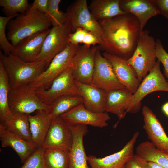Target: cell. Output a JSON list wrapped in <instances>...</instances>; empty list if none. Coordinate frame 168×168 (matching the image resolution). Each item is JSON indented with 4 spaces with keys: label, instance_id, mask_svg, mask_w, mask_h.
I'll list each match as a JSON object with an SVG mask.
<instances>
[{
    "label": "cell",
    "instance_id": "6da1fadb",
    "mask_svg": "<svg viewBox=\"0 0 168 168\" xmlns=\"http://www.w3.org/2000/svg\"><path fill=\"white\" fill-rule=\"evenodd\" d=\"M104 39L99 49L126 60L133 55L141 32L140 23L133 14L126 13L99 21Z\"/></svg>",
    "mask_w": 168,
    "mask_h": 168
},
{
    "label": "cell",
    "instance_id": "7a4b0ae2",
    "mask_svg": "<svg viewBox=\"0 0 168 168\" xmlns=\"http://www.w3.org/2000/svg\"><path fill=\"white\" fill-rule=\"evenodd\" d=\"M51 25L48 16L32 4L26 12L18 14L8 22L7 38L15 46L25 38L49 29Z\"/></svg>",
    "mask_w": 168,
    "mask_h": 168
},
{
    "label": "cell",
    "instance_id": "3957f363",
    "mask_svg": "<svg viewBox=\"0 0 168 168\" xmlns=\"http://www.w3.org/2000/svg\"><path fill=\"white\" fill-rule=\"evenodd\" d=\"M0 60L8 75L11 89L29 84L47 68L44 61L26 62L11 53L6 55L1 51Z\"/></svg>",
    "mask_w": 168,
    "mask_h": 168
},
{
    "label": "cell",
    "instance_id": "277c9868",
    "mask_svg": "<svg viewBox=\"0 0 168 168\" xmlns=\"http://www.w3.org/2000/svg\"><path fill=\"white\" fill-rule=\"evenodd\" d=\"M156 58L154 39L148 30H143L133 54L127 60L135 70L140 83L154 67Z\"/></svg>",
    "mask_w": 168,
    "mask_h": 168
},
{
    "label": "cell",
    "instance_id": "5b68a950",
    "mask_svg": "<svg viewBox=\"0 0 168 168\" xmlns=\"http://www.w3.org/2000/svg\"><path fill=\"white\" fill-rule=\"evenodd\" d=\"M81 46L69 43L52 59L46 70L28 85L36 89H46L64 71L72 67V59Z\"/></svg>",
    "mask_w": 168,
    "mask_h": 168
},
{
    "label": "cell",
    "instance_id": "8992f818",
    "mask_svg": "<svg viewBox=\"0 0 168 168\" xmlns=\"http://www.w3.org/2000/svg\"><path fill=\"white\" fill-rule=\"evenodd\" d=\"M36 89L28 84L10 89L8 104L12 113L30 114L35 111L49 112L50 105L43 103L36 94Z\"/></svg>",
    "mask_w": 168,
    "mask_h": 168
},
{
    "label": "cell",
    "instance_id": "52a82bcc",
    "mask_svg": "<svg viewBox=\"0 0 168 168\" xmlns=\"http://www.w3.org/2000/svg\"><path fill=\"white\" fill-rule=\"evenodd\" d=\"M160 62L157 60L152 70L143 79L136 92L133 94L127 113L135 114L140 109L141 101L148 94L156 91L168 92V82L161 72Z\"/></svg>",
    "mask_w": 168,
    "mask_h": 168
},
{
    "label": "cell",
    "instance_id": "ba28073f",
    "mask_svg": "<svg viewBox=\"0 0 168 168\" xmlns=\"http://www.w3.org/2000/svg\"><path fill=\"white\" fill-rule=\"evenodd\" d=\"M72 33L71 22L68 17L63 25L53 27L50 29L44 42L40 53L34 61H44L47 68L54 57L67 47L69 44V36Z\"/></svg>",
    "mask_w": 168,
    "mask_h": 168
},
{
    "label": "cell",
    "instance_id": "9c48e42d",
    "mask_svg": "<svg viewBox=\"0 0 168 168\" xmlns=\"http://www.w3.org/2000/svg\"><path fill=\"white\" fill-rule=\"evenodd\" d=\"M66 12L70 21L72 32L78 28L84 29L96 35L103 43L104 38L103 30L90 12L86 0L75 1L68 7Z\"/></svg>",
    "mask_w": 168,
    "mask_h": 168
},
{
    "label": "cell",
    "instance_id": "30bf717a",
    "mask_svg": "<svg viewBox=\"0 0 168 168\" xmlns=\"http://www.w3.org/2000/svg\"><path fill=\"white\" fill-rule=\"evenodd\" d=\"M36 94L43 103L48 105L63 96H80L75 83L72 67L67 68L57 77L48 89H36Z\"/></svg>",
    "mask_w": 168,
    "mask_h": 168
},
{
    "label": "cell",
    "instance_id": "8fae6325",
    "mask_svg": "<svg viewBox=\"0 0 168 168\" xmlns=\"http://www.w3.org/2000/svg\"><path fill=\"white\" fill-rule=\"evenodd\" d=\"M98 46H80L72 59V68L75 80L91 84L94 69L95 58Z\"/></svg>",
    "mask_w": 168,
    "mask_h": 168
},
{
    "label": "cell",
    "instance_id": "7c38bea8",
    "mask_svg": "<svg viewBox=\"0 0 168 168\" xmlns=\"http://www.w3.org/2000/svg\"><path fill=\"white\" fill-rule=\"evenodd\" d=\"M91 84L107 92L127 89L119 82L111 65L101 54L98 48L95 54L94 69Z\"/></svg>",
    "mask_w": 168,
    "mask_h": 168
},
{
    "label": "cell",
    "instance_id": "4fadbf2b",
    "mask_svg": "<svg viewBox=\"0 0 168 168\" xmlns=\"http://www.w3.org/2000/svg\"><path fill=\"white\" fill-rule=\"evenodd\" d=\"M139 134V132H135L130 140L117 152L102 158L88 156V162L91 168H123L134 155V147Z\"/></svg>",
    "mask_w": 168,
    "mask_h": 168
},
{
    "label": "cell",
    "instance_id": "5bb4252c",
    "mask_svg": "<svg viewBox=\"0 0 168 168\" xmlns=\"http://www.w3.org/2000/svg\"><path fill=\"white\" fill-rule=\"evenodd\" d=\"M61 117L68 124H82L103 128L108 125L110 117L107 112L97 113L91 111L83 103L61 115Z\"/></svg>",
    "mask_w": 168,
    "mask_h": 168
},
{
    "label": "cell",
    "instance_id": "9a60e30c",
    "mask_svg": "<svg viewBox=\"0 0 168 168\" xmlns=\"http://www.w3.org/2000/svg\"><path fill=\"white\" fill-rule=\"evenodd\" d=\"M102 54L111 65L119 82L134 94L140 82L133 68L128 63L127 60L115 55L105 52Z\"/></svg>",
    "mask_w": 168,
    "mask_h": 168
},
{
    "label": "cell",
    "instance_id": "2e32d148",
    "mask_svg": "<svg viewBox=\"0 0 168 168\" xmlns=\"http://www.w3.org/2000/svg\"><path fill=\"white\" fill-rule=\"evenodd\" d=\"M72 142L69 125L60 117L52 119L43 146L45 148L64 147L70 149Z\"/></svg>",
    "mask_w": 168,
    "mask_h": 168
},
{
    "label": "cell",
    "instance_id": "e0dca14e",
    "mask_svg": "<svg viewBox=\"0 0 168 168\" xmlns=\"http://www.w3.org/2000/svg\"><path fill=\"white\" fill-rule=\"evenodd\" d=\"M143 128L150 142L157 149L168 151V137L152 110L144 105L142 108Z\"/></svg>",
    "mask_w": 168,
    "mask_h": 168
},
{
    "label": "cell",
    "instance_id": "ac0fdd59",
    "mask_svg": "<svg viewBox=\"0 0 168 168\" xmlns=\"http://www.w3.org/2000/svg\"><path fill=\"white\" fill-rule=\"evenodd\" d=\"M50 30L49 28L25 38L14 46L11 54L24 61H34L40 53L44 42Z\"/></svg>",
    "mask_w": 168,
    "mask_h": 168
},
{
    "label": "cell",
    "instance_id": "d6986e66",
    "mask_svg": "<svg viewBox=\"0 0 168 168\" xmlns=\"http://www.w3.org/2000/svg\"><path fill=\"white\" fill-rule=\"evenodd\" d=\"M69 125L73 135L72 143L70 150L69 168H90L83 144L84 137L88 132L87 126Z\"/></svg>",
    "mask_w": 168,
    "mask_h": 168
},
{
    "label": "cell",
    "instance_id": "ffe728a7",
    "mask_svg": "<svg viewBox=\"0 0 168 168\" xmlns=\"http://www.w3.org/2000/svg\"><path fill=\"white\" fill-rule=\"evenodd\" d=\"M119 4L123 11L132 14L138 19L141 32L151 18L160 14L155 0H119Z\"/></svg>",
    "mask_w": 168,
    "mask_h": 168
},
{
    "label": "cell",
    "instance_id": "44dd1931",
    "mask_svg": "<svg viewBox=\"0 0 168 168\" xmlns=\"http://www.w3.org/2000/svg\"><path fill=\"white\" fill-rule=\"evenodd\" d=\"M75 82L86 108L96 113L105 112L107 91L91 84Z\"/></svg>",
    "mask_w": 168,
    "mask_h": 168
},
{
    "label": "cell",
    "instance_id": "7402d4cb",
    "mask_svg": "<svg viewBox=\"0 0 168 168\" xmlns=\"http://www.w3.org/2000/svg\"><path fill=\"white\" fill-rule=\"evenodd\" d=\"M0 140L3 147H10L16 153L22 163L38 147L33 142L27 141L11 132L1 124Z\"/></svg>",
    "mask_w": 168,
    "mask_h": 168
},
{
    "label": "cell",
    "instance_id": "603a6c76",
    "mask_svg": "<svg viewBox=\"0 0 168 168\" xmlns=\"http://www.w3.org/2000/svg\"><path fill=\"white\" fill-rule=\"evenodd\" d=\"M133 94L127 89L107 92L105 112L116 115L119 120L124 118Z\"/></svg>",
    "mask_w": 168,
    "mask_h": 168
},
{
    "label": "cell",
    "instance_id": "cb8c5ba5",
    "mask_svg": "<svg viewBox=\"0 0 168 168\" xmlns=\"http://www.w3.org/2000/svg\"><path fill=\"white\" fill-rule=\"evenodd\" d=\"M52 119L49 112L45 110H37L35 114L29 115L32 141L38 147L43 145Z\"/></svg>",
    "mask_w": 168,
    "mask_h": 168
},
{
    "label": "cell",
    "instance_id": "d4e9b609",
    "mask_svg": "<svg viewBox=\"0 0 168 168\" xmlns=\"http://www.w3.org/2000/svg\"><path fill=\"white\" fill-rule=\"evenodd\" d=\"M119 0H92L89 10L97 21L107 20L126 13L121 9Z\"/></svg>",
    "mask_w": 168,
    "mask_h": 168
},
{
    "label": "cell",
    "instance_id": "484cf974",
    "mask_svg": "<svg viewBox=\"0 0 168 168\" xmlns=\"http://www.w3.org/2000/svg\"><path fill=\"white\" fill-rule=\"evenodd\" d=\"M29 114L12 113L0 124L12 133L27 141L32 142L29 121Z\"/></svg>",
    "mask_w": 168,
    "mask_h": 168
},
{
    "label": "cell",
    "instance_id": "4316f807",
    "mask_svg": "<svg viewBox=\"0 0 168 168\" xmlns=\"http://www.w3.org/2000/svg\"><path fill=\"white\" fill-rule=\"evenodd\" d=\"M135 152L136 154L146 161L168 168V151L157 149L150 142L146 141L140 143Z\"/></svg>",
    "mask_w": 168,
    "mask_h": 168
},
{
    "label": "cell",
    "instance_id": "83f0119b",
    "mask_svg": "<svg viewBox=\"0 0 168 168\" xmlns=\"http://www.w3.org/2000/svg\"><path fill=\"white\" fill-rule=\"evenodd\" d=\"M70 150L64 147L45 148L44 158L46 168H69Z\"/></svg>",
    "mask_w": 168,
    "mask_h": 168
},
{
    "label": "cell",
    "instance_id": "f1b7e54d",
    "mask_svg": "<svg viewBox=\"0 0 168 168\" xmlns=\"http://www.w3.org/2000/svg\"><path fill=\"white\" fill-rule=\"evenodd\" d=\"M82 103L83 99L80 96L67 95L61 96L55 100L50 105L49 115L52 119L60 117Z\"/></svg>",
    "mask_w": 168,
    "mask_h": 168
},
{
    "label": "cell",
    "instance_id": "f546056e",
    "mask_svg": "<svg viewBox=\"0 0 168 168\" xmlns=\"http://www.w3.org/2000/svg\"><path fill=\"white\" fill-rule=\"evenodd\" d=\"M10 89L9 78L0 60V121L5 120L11 114L8 104Z\"/></svg>",
    "mask_w": 168,
    "mask_h": 168
},
{
    "label": "cell",
    "instance_id": "4dcf8cb0",
    "mask_svg": "<svg viewBox=\"0 0 168 168\" xmlns=\"http://www.w3.org/2000/svg\"><path fill=\"white\" fill-rule=\"evenodd\" d=\"M68 43L78 45L82 43L84 45L95 46L102 44L101 40L91 32L82 28L77 29L73 32L71 33L68 39Z\"/></svg>",
    "mask_w": 168,
    "mask_h": 168
},
{
    "label": "cell",
    "instance_id": "1f68e13d",
    "mask_svg": "<svg viewBox=\"0 0 168 168\" xmlns=\"http://www.w3.org/2000/svg\"><path fill=\"white\" fill-rule=\"evenodd\" d=\"M0 6L6 16H10L17 15L18 12L25 13L31 5L27 0H0Z\"/></svg>",
    "mask_w": 168,
    "mask_h": 168
},
{
    "label": "cell",
    "instance_id": "d6a6232c",
    "mask_svg": "<svg viewBox=\"0 0 168 168\" xmlns=\"http://www.w3.org/2000/svg\"><path fill=\"white\" fill-rule=\"evenodd\" d=\"M61 2V0H48V16L53 27L63 25L68 18L67 13L59 9Z\"/></svg>",
    "mask_w": 168,
    "mask_h": 168
},
{
    "label": "cell",
    "instance_id": "836d02e7",
    "mask_svg": "<svg viewBox=\"0 0 168 168\" xmlns=\"http://www.w3.org/2000/svg\"><path fill=\"white\" fill-rule=\"evenodd\" d=\"M17 15L10 16H0V48L4 51V54L6 55L12 53L14 48V46L9 42L7 37L5 30L8 22Z\"/></svg>",
    "mask_w": 168,
    "mask_h": 168
},
{
    "label": "cell",
    "instance_id": "e575fe53",
    "mask_svg": "<svg viewBox=\"0 0 168 168\" xmlns=\"http://www.w3.org/2000/svg\"><path fill=\"white\" fill-rule=\"evenodd\" d=\"M45 149L43 145L39 147L20 168H46L44 158Z\"/></svg>",
    "mask_w": 168,
    "mask_h": 168
},
{
    "label": "cell",
    "instance_id": "d590c367",
    "mask_svg": "<svg viewBox=\"0 0 168 168\" xmlns=\"http://www.w3.org/2000/svg\"><path fill=\"white\" fill-rule=\"evenodd\" d=\"M156 57L164 67V76L168 81V53L165 50L159 39L155 41Z\"/></svg>",
    "mask_w": 168,
    "mask_h": 168
},
{
    "label": "cell",
    "instance_id": "8d00e7d4",
    "mask_svg": "<svg viewBox=\"0 0 168 168\" xmlns=\"http://www.w3.org/2000/svg\"><path fill=\"white\" fill-rule=\"evenodd\" d=\"M147 161L136 154L126 163L124 168H147Z\"/></svg>",
    "mask_w": 168,
    "mask_h": 168
},
{
    "label": "cell",
    "instance_id": "74e56055",
    "mask_svg": "<svg viewBox=\"0 0 168 168\" xmlns=\"http://www.w3.org/2000/svg\"><path fill=\"white\" fill-rule=\"evenodd\" d=\"M155 2L160 14L168 19V0H155Z\"/></svg>",
    "mask_w": 168,
    "mask_h": 168
},
{
    "label": "cell",
    "instance_id": "f35d334b",
    "mask_svg": "<svg viewBox=\"0 0 168 168\" xmlns=\"http://www.w3.org/2000/svg\"><path fill=\"white\" fill-rule=\"evenodd\" d=\"M48 0H35L32 4L39 10L48 16Z\"/></svg>",
    "mask_w": 168,
    "mask_h": 168
},
{
    "label": "cell",
    "instance_id": "ab89813d",
    "mask_svg": "<svg viewBox=\"0 0 168 168\" xmlns=\"http://www.w3.org/2000/svg\"><path fill=\"white\" fill-rule=\"evenodd\" d=\"M147 168H164L160 165L152 161H147Z\"/></svg>",
    "mask_w": 168,
    "mask_h": 168
},
{
    "label": "cell",
    "instance_id": "60d3db41",
    "mask_svg": "<svg viewBox=\"0 0 168 168\" xmlns=\"http://www.w3.org/2000/svg\"><path fill=\"white\" fill-rule=\"evenodd\" d=\"M162 110L165 114L168 117V102L163 105L162 107Z\"/></svg>",
    "mask_w": 168,
    "mask_h": 168
},
{
    "label": "cell",
    "instance_id": "b9f144b4",
    "mask_svg": "<svg viewBox=\"0 0 168 168\" xmlns=\"http://www.w3.org/2000/svg\"><path fill=\"white\" fill-rule=\"evenodd\" d=\"M124 167L123 168H124Z\"/></svg>",
    "mask_w": 168,
    "mask_h": 168
}]
</instances>
